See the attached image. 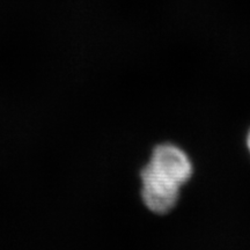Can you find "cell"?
<instances>
[{
    "label": "cell",
    "mask_w": 250,
    "mask_h": 250,
    "mask_svg": "<svg viewBox=\"0 0 250 250\" xmlns=\"http://www.w3.org/2000/svg\"><path fill=\"white\" fill-rule=\"evenodd\" d=\"M247 146H248V149H249V152H250V130H249V132H248V136H247Z\"/></svg>",
    "instance_id": "2"
},
{
    "label": "cell",
    "mask_w": 250,
    "mask_h": 250,
    "mask_svg": "<svg viewBox=\"0 0 250 250\" xmlns=\"http://www.w3.org/2000/svg\"><path fill=\"white\" fill-rule=\"evenodd\" d=\"M192 174V162L182 148L173 144L158 145L140 173L144 204L153 213H169L179 203L181 188Z\"/></svg>",
    "instance_id": "1"
}]
</instances>
